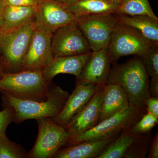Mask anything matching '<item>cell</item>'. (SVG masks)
Segmentation results:
<instances>
[{
	"mask_svg": "<svg viewBox=\"0 0 158 158\" xmlns=\"http://www.w3.org/2000/svg\"><path fill=\"white\" fill-rule=\"evenodd\" d=\"M107 84L118 85L124 90L130 104L146 107L145 102L151 97L149 77L141 58L138 56L119 64L112 63Z\"/></svg>",
	"mask_w": 158,
	"mask_h": 158,
	"instance_id": "cell-1",
	"label": "cell"
},
{
	"mask_svg": "<svg viewBox=\"0 0 158 158\" xmlns=\"http://www.w3.org/2000/svg\"><path fill=\"white\" fill-rule=\"evenodd\" d=\"M28 158L25 149L11 141L6 135L0 137V158Z\"/></svg>",
	"mask_w": 158,
	"mask_h": 158,
	"instance_id": "cell-23",
	"label": "cell"
},
{
	"mask_svg": "<svg viewBox=\"0 0 158 158\" xmlns=\"http://www.w3.org/2000/svg\"><path fill=\"white\" fill-rule=\"evenodd\" d=\"M13 122V113L10 108H4L0 111V137L6 135V130Z\"/></svg>",
	"mask_w": 158,
	"mask_h": 158,
	"instance_id": "cell-27",
	"label": "cell"
},
{
	"mask_svg": "<svg viewBox=\"0 0 158 158\" xmlns=\"http://www.w3.org/2000/svg\"><path fill=\"white\" fill-rule=\"evenodd\" d=\"M139 57L143 62L148 77H158V46L150 47Z\"/></svg>",
	"mask_w": 158,
	"mask_h": 158,
	"instance_id": "cell-26",
	"label": "cell"
},
{
	"mask_svg": "<svg viewBox=\"0 0 158 158\" xmlns=\"http://www.w3.org/2000/svg\"><path fill=\"white\" fill-rule=\"evenodd\" d=\"M91 54L54 58L43 70L44 80L51 83L59 74H70L78 77Z\"/></svg>",
	"mask_w": 158,
	"mask_h": 158,
	"instance_id": "cell-15",
	"label": "cell"
},
{
	"mask_svg": "<svg viewBox=\"0 0 158 158\" xmlns=\"http://www.w3.org/2000/svg\"><path fill=\"white\" fill-rule=\"evenodd\" d=\"M152 46L135 29L118 23L112 34L107 49L113 63L124 56H140Z\"/></svg>",
	"mask_w": 158,
	"mask_h": 158,
	"instance_id": "cell-8",
	"label": "cell"
},
{
	"mask_svg": "<svg viewBox=\"0 0 158 158\" xmlns=\"http://www.w3.org/2000/svg\"><path fill=\"white\" fill-rule=\"evenodd\" d=\"M37 7L6 6L3 15L1 33L13 31L34 19Z\"/></svg>",
	"mask_w": 158,
	"mask_h": 158,
	"instance_id": "cell-20",
	"label": "cell"
},
{
	"mask_svg": "<svg viewBox=\"0 0 158 158\" xmlns=\"http://www.w3.org/2000/svg\"><path fill=\"white\" fill-rule=\"evenodd\" d=\"M107 48L92 51L76 82L85 85H103L107 83L111 70Z\"/></svg>",
	"mask_w": 158,
	"mask_h": 158,
	"instance_id": "cell-13",
	"label": "cell"
},
{
	"mask_svg": "<svg viewBox=\"0 0 158 158\" xmlns=\"http://www.w3.org/2000/svg\"><path fill=\"white\" fill-rule=\"evenodd\" d=\"M148 158H158V132L152 138L148 150Z\"/></svg>",
	"mask_w": 158,
	"mask_h": 158,
	"instance_id": "cell-30",
	"label": "cell"
},
{
	"mask_svg": "<svg viewBox=\"0 0 158 158\" xmlns=\"http://www.w3.org/2000/svg\"><path fill=\"white\" fill-rule=\"evenodd\" d=\"M36 26L34 19L13 31L0 32V59L6 72L22 70Z\"/></svg>",
	"mask_w": 158,
	"mask_h": 158,
	"instance_id": "cell-5",
	"label": "cell"
},
{
	"mask_svg": "<svg viewBox=\"0 0 158 158\" xmlns=\"http://www.w3.org/2000/svg\"><path fill=\"white\" fill-rule=\"evenodd\" d=\"M113 1H116V2H117L118 3H120V2H121V0H113Z\"/></svg>",
	"mask_w": 158,
	"mask_h": 158,
	"instance_id": "cell-35",
	"label": "cell"
},
{
	"mask_svg": "<svg viewBox=\"0 0 158 158\" xmlns=\"http://www.w3.org/2000/svg\"><path fill=\"white\" fill-rule=\"evenodd\" d=\"M53 58L90 54L92 50L76 22L58 29L52 41Z\"/></svg>",
	"mask_w": 158,
	"mask_h": 158,
	"instance_id": "cell-9",
	"label": "cell"
},
{
	"mask_svg": "<svg viewBox=\"0 0 158 158\" xmlns=\"http://www.w3.org/2000/svg\"><path fill=\"white\" fill-rule=\"evenodd\" d=\"M116 15L118 23L135 29L152 45L158 46V20L147 15Z\"/></svg>",
	"mask_w": 158,
	"mask_h": 158,
	"instance_id": "cell-18",
	"label": "cell"
},
{
	"mask_svg": "<svg viewBox=\"0 0 158 158\" xmlns=\"http://www.w3.org/2000/svg\"><path fill=\"white\" fill-rule=\"evenodd\" d=\"M103 86L104 85L100 86L81 113L70 123L63 127L68 133L69 138L78 135L98 124Z\"/></svg>",
	"mask_w": 158,
	"mask_h": 158,
	"instance_id": "cell-14",
	"label": "cell"
},
{
	"mask_svg": "<svg viewBox=\"0 0 158 158\" xmlns=\"http://www.w3.org/2000/svg\"><path fill=\"white\" fill-rule=\"evenodd\" d=\"M147 112L158 118V98L151 96L145 102Z\"/></svg>",
	"mask_w": 158,
	"mask_h": 158,
	"instance_id": "cell-29",
	"label": "cell"
},
{
	"mask_svg": "<svg viewBox=\"0 0 158 158\" xmlns=\"http://www.w3.org/2000/svg\"><path fill=\"white\" fill-rule=\"evenodd\" d=\"M129 105L127 97L121 87L115 84H105L98 123L115 115Z\"/></svg>",
	"mask_w": 158,
	"mask_h": 158,
	"instance_id": "cell-17",
	"label": "cell"
},
{
	"mask_svg": "<svg viewBox=\"0 0 158 158\" xmlns=\"http://www.w3.org/2000/svg\"><path fill=\"white\" fill-rule=\"evenodd\" d=\"M34 19L37 25L54 33L63 26L75 22L76 17L66 6L53 0H45L37 7Z\"/></svg>",
	"mask_w": 158,
	"mask_h": 158,
	"instance_id": "cell-12",
	"label": "cell"
},
{
	"mask_svg": "<svg viewBox=\"0 0 158 158\" xmlns=\"http://www.w3.org/2000/svg\"><path fill=\"white\" fill-rule=\"evenodd\" d=\"M115 14L147 15L158 20L148 0H121Z\"/></svg>",
	"mask_w": 158,
	"mask_h": 158,
	"instance_id": "cell-22",
	"label": "cell"
},
{
	"mask_svg": "<svg viewBox=\"0 0 158 158\" xmlns=\"http://www.w3.org/2000/svg\"><path fill=\"white\" fill-rule=\"evenodd\" d=\"M6 6L37 7L45 0H4Z\"/></svg>",
	"mask_w": 158,
	"mask_h": 158,
	"instance_id": "cell-28",
	"label": "cell"
},
{
	"mask_svg": "<svg viewBox=\"0 0 158 158\" xmlns=\"http://www.w3.org/2000/svg\"><path fill=\"white\" fill-rule=\"evenodd\" d=\"M38 134L34 147L28 153V158H53L57 152L67 144L69 136L63 127L55 123L51 118L36 119Z\"/></svg>",
	"mask_w": 158,
	"mask_h": 158,
	"instance_id": "cell-7",
	"label": "cell"
},
{
	"mask_svg": "<svg viewBox=\"0 0 158 158\" xmlns=\"http://www.w3.org/2000/svg\"><path fill=\"white\" fill-rule=\"evenodd\" d=\"M141 136L136 135L129 130L123 131L110 143L97 158H123L133 142Z\"/></svg>",
	"mask_w": 158,
	"mask_h": 158,
	"instance_id": "cell-21",
	"label": "cell"
},
{
	"mask_svg": "<svg viewBox=\"0 0 158 158\" xmlns=\"http://www.w3.org/2000/svg\"><path fill=\"white\" fill-rule=\"evenodd\" d=\"M53 85L44 80L40 69L5 72L0 77V91L21 100H45Z\"/></svg>",
	"mask_w": 158,
	"mask_h": 158,
	"instance_id": "cell-3",
	"label": "cell"
},
{
	"mask_svg": "<svg viewBox=\"0 0 158 158\" xmlns=\"http://www.w3.org/2000/svg\"><path fill=\"white\" fill-rule=\"evenodd\" d=\"M65 6H69L73 5L78 0H53Z\"/></svg>",
	"mask_w": 158,
	"mask_h": 158,
	"instance_id": "cell-33",
	"label": "cell"
},
{
	"mask_svg": "<svg viewBox=\"0 0 158 158\" xmlns=\"http://www.w3.org/2000/svg\"><path fill=\"white\" fill-rule=\"evenodd\" d=\"M158 123V118L151 113H145L129 131L136 135H146Z\"/></svg>",
	"mask_w": 158,
	"mask_h": 158,
	"instance_id": "cell-25",
	"label": "cell"
},
{
	"mask_svg": "<svg viewBox=\"0 0 158 158\" xmlns=\"http://www.w3.org/2000/svg\"><path fill=\"white\" fill-rule=\"evenodd\" d=\"M6 5L4 0H0V28L3 24V15Z\"/></svg>",
	"mask_w": 158,
	"mask_h": 158,
	"instance_id": "cell-32",
	"label": "cell"
},
{
	"mask_svg": "<svg viewBox=\"0 0 158 158\" xmlns=\"http://www.w3.org/2000/svg\"><path fill=\"white\" fill-rule=\"evenodd\" d=\"M1 93L3 107L11 109L13 122L17 124L27 119L53 118L60 113L69 95L67 91L54 84L47 99L40 101L19 99Z\"/></svg>",
	"mask_w": 158,
	"mask_h": 158,
	"instance_id": "cell-2",
	"label": "cell"
},
{
	"mask_svg": "<svg viewBox=\"0 0 158 158\" xmlns=\"http://www.w3.org/2000/svg\"><path fill=\"white\" fill-rule=\"evenodd\" d=\"M5 72H6V69H5L4 65H3L2 62L0 59V77H2L3 74Z\"/></svg>",
	"mask_w": 158,
	"mask_h": 158,
	"instance_id": "cell-34",
	"label": "cell"
},
{
	"mask_svg": "<svg viewBox=\"0 0 158 158\" xmlns=\"http://www.w3.org/2000/svg\"><path fill=\"white\" fill-rule=\"evenodd\" d=\"M76 23L92 51L108 48L118 20L115 14L86 15L76 17Z\"/></svg>",
	"mask_w": 158,
	"mask_h": 158,
	"instance_id": "cell-6",
	"label": "cell"
},
{
	"mask_svg": "<svg viewBox=\"0 0 158 158\" xmlns=\"http://www.w3.org/2000/svg\"><path fill=\"white\" fill-rule=\"evenodd\" d=\"M119 135L106 139L82 141L73 145L64 146L59 150L53 158H97Z\"/></svg>",
	"mask_w": 158,
	"mask_h": 158,
	"instance_id": "cell-16",
	"label": "cell"
},
{
	"mask_svg": "<svg viewBox=\"0 0 158 158\" xmlns=\"http://www.w3.org/2000/svg\"><path fill=\"white\" fill-rule=\"evenodd\" d=\"M149 90L151 96L158 98V77L151 78L150 81Z\"/></svg>",
	"mask_w": 158,
	"mask_h": 158,
	"instance_id": "cell-31",
	"label": "cell"
},
{
	"mask_svg": "<svg viewBox=\"0 0 158 158\" xmlns=\"http://www.w3.org/2000/svg\"><path fill=\"white\" fill-rule=\"evenodd\" d=\"M147 113L146 108H138L130 104L123 110L80 134L71 137L65 146L73 145L82 141L104 139L128 131Z\"/></svg>",
	"mask_w": 158,
	"mask_h": 158,
	"instance_id": "cell-4",
	"label": "cell"
},
{
	"mask_svg": "<svg viewBox=\"0 0 158 158\" xmlns=\"http://www.w3.org/2000/svg\"><path fill=\"white\" fill-rule=\"evenodd\" d=\"M119 3L113 0H78L66 6L76 17L86 15L116 14Z\"/></svg>",
	"mask_w": 158,
	"mask_h": 158,
	"instance_id": "cell-19",
	"label": "cell"
},
{
	"mask_svg": "<svg viewBox=\"0 0 158 158\" xmlns=\"http://www.w3.org/2000/svg\"><path fill=\"white\" fill-rule=\"evenodd\" d=\"M152 138L150 134L140 136L131 144L123 158H145Z\"/></svg>",
	"mask_w": 158,
	"mask_h": 158,
	"instance_id": "cell-24",
	"label": "cell"
},
{
	"mask_svg": "<svg viewBox=\"0 0 158 158\" xmlns=\"http://www.w3.org/2000/svg\"><path fill=\"white\" fill-rule=\"evenodd\" d=\"M53 35L51 31L36 24L22 70H43L54 59L52 50Z\"/></svg>",
	"mask_w": 158,
	"mask_h": 158,
	"instance_id": "cell-10",
	"label": "cell"
},
{
	"mask_svg": "<svg viewBox=\"0 0 158 158\" xmlns=\"http://www.w3.org/2000/svg\"><path fill=\"white\" fill-rule=\"evenodd\" d=\"M101 85H85L76 82L75 88L57 116L52 118L55 123L65 127L74 119L88 104Z\"/></svg>",
	"mask_w": 158,
	"mask_h": 158,
	"instance_id": "cell-11",
	"label": "cell"
}]
</instances>
